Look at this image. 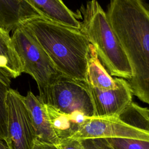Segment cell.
<instances>
[{"mask_svg": "<svg viewBox=\"0 0 149 149\" xmlns=\"http://www.w3.org/2000/svg\"><path fill=\"white\" fill-rule=\"evenodd\" d=\"M147 109L132 102L120 113L118 118L132 127L149 132V117Z\"/></svg>", "mask_w": 149, "mask_h": 149, "instance_id": "cell-15", "label": "cell"}, {"mask_svg": "<svg viewBox=\"0 0 149 149\" xmlns=\"http://www.w3.org/2000/svg\"><path fill=\"white\" fill-rule=\"evenodd\" d=\"M12 42L22 66V73L30 74L36 81L39 93L62 76L34 36L23 26L16 29Z\"/></svg>", "mask_w": 149, "mask_h": 149, "instance_id": "cell-4", "label": "cell"}, {"mask_svg": "<svg viewBox=\"0 0 149 149\" xmlns=\"http://www.w3.org/2000/svg\"><path fill=\"white\" fill-rule=\"evenodd\" d=\"M87 83L92 87L106 90L116 87L115 79L108 73L90 44L86 72Z\"/></svg>", "mask_w": 149, "mask_h": 149, "instance_id": "cell-13", "label": "cell"}, {"mask_svg": "<svg viewBox=\"0 0 149 149\" xmlns=\"http://www.w3.org/2000/svg\"><path fill=\"white\" fill-rule=\"evenodd\" d=\"M36 143L40 147L41 149H58L56 146L54 144H48V143H41L37 140H36Z\"/></svg>", "mask_w": 149, "mask_h": 149, "instance_id": "cell-20", "label": "cell"}, {"mask_svg": "<svg viewBox=\"0 0 149 149\" xmlns=\"http://www.w3.org/2000/svg\"><path fill=\"white\" fill-rule=\"evenodd\" d=\"M147 113H148V117H149V109H147Z\"/></svg>", "mask_w": 149, "mask_h": 149, "instance_id": "cell-24", "label": "cell"}, {"mask_svg": "<svg viewBox=\"0 0 149 149\" xmlns=\"http://www.w3.org/2000/svg\"><path fill=\"white\" fill-rule=\"evenodd\" d=\"M80 140L93 139L125 138L149 141V132L132 127L118 118H87L70 137Z\"/></svg>", "mask_w": 149, "mask_h": 149, "instance_id": "cell-7", "label": "cell"}, {"mask_svg": "<svg viewBox=\"0 0 149 149\" xmlns=\"http://www.w3.org/2000/svg\"><path fill=\"white\" fill-rule=\"evenodd\" d=\"M6 104L7 146L9 149H33L37 137L24 96L10 88Z\"/></svg>", "mask_w": 149, "mask_h": 149, "instance_id": "cell-6", "label": "cell"}, {"mask_svg": "<svg viewBox=\"0 0 149 149\" xmlns=\"http://www.w3.org/2000/svg\"><path fill=\"white\" fill-rule=\"evenodd\" d=\"M113 149H149V141L125 139H105Z\"/></svg>", "mask_w": 149, "mask_h": 149, "instance_id": "cell-17", "label": "cell"}, {"mask_svg": "<svg viewBox=\"0 0 149 149\" xmlns=\"http://www.w3.org/2000/svg\"><path fill=\"white\" fill-rule=\"evenodd\" d=\"M22 25L34 36L62 76L87 83L90 44L80 29L42 16L32 17Z\"/></svg>", "mask_w": 149, "mask_h": 149, "instance_id": "cell-2", "label": "cell"}, {"mask_svg": "<svg viewBox=\"0 0 149 149\" xmlns=\"http://www.w3.org/2000/svg\"><path fill=\"white\" fill-rule=\"evenodd\" d=\"M0 149H9L5 141L0 140Z\"/></svg>", "mask_w": 149, "mask_h": 149, "instance_id": "cell-22", "label": "cell"}, {"mask_svg": "<svg viewBox=\"0 0 149 149\" xmlns=\"http://www.w3.org/2000/svg\"><path fill=\"white\" fill-rule=\"evenodd\" d=\"M24 100L30 114L36 140L41 143L57 145L59 141L52 127L45 104L31 91L27 92L24 96Z\"/></svg>", "mask_w": 149, "mask_h": 149, "instance_id": "cell-9", "label": "cell"}, {"mask_svg": "<svg viewBox=\"0 0 149 149\" xmlns=\"http://www.w3.org/2000/svg\"><path fill=\"white\" fill-rule=\"evenodd\" d=\"M33 149H41L40 148V147L36 143V142H35V144H34V148Z\"/></svg>", "mask_w": 149, "mask_h": 149, "instance_id": "cell-23", "label": "cell"}, {"mask_svg": "<svg viewBox=\"0 0 149 149\" xmlns=\"http://www.w3.org/2000/svg\"><path fill=\"white\" fill-rule=\"evenodd\" d=\"M38 97L65 114L80 113L88 118L94 116L91 95L87 83L61 76L39 93Z\"/></svg>", "mask_w": 149, "mask_h": 149, "instance_id": "cell-5", "label": "cell"}, {"mask_svg": "<svg viewBox=\"0 0 149 149\" xmlns=\"http://www.w3.org/2000/svg\"><path fill=\"white\" fill-rule=\"evenodd\" d=\"M56 147L58 149H85L81 140L72 138L60 140Z\"/></svg>", "mask_w": 149, "mask_h": 149, "instance_id": "cell-19", "label": "cell"}, {"mask_svg": "<svg viewBox=\"0 0 149 149\" xmlns=\"http://www.w3.org/2000/svg\"><path fill=\"white\" fill-rule=\"evenodd\" d=\"M116 87L102 90L88 86L91 95L94 116L98 118H118L132 102L133 93L127 81L115 77Z\"/></svg>", "mask_w": 149, "mask_h": 149, "instance_id": "cell-8", "label": "cell"}, {"mask_svg": "<svg viewBox=\"0 0 149 149\" xmlns=\"http://www.w3.org/2000/svg\"><path fill=\"white\" fill-rule=\"evenodd\" d=\"M0 27H1V26H0Z\"/></svg>", "mask_w": 149, "mask_h": 149, "instance_id": "cell-25", "label": "cell"}, {"mask_svg": "<svg viewBox=\"0 0 149 149\" xmlns=\"http://www.w3.org/2000/svg\"><path fill=\"white\" fill-rule=\"evenodd\" d=\"M107 15L132 69V93L149 105V4L110 0Z\"/></svg>", "mask_w": 149, "mask_h": 149, "instance_id": "cell-1", "label": "cell"}, {"mask_svg": "<svg viewBox=\"0 0 149 149\" xmlns=\"http://www.w3.org/2000/svg\"><path fill=\"white\" fill-rule=\"evenodd\" d=\"M45 105L52 127L59 141L70 138L88 118L80 113L65 114L49 105Z\"/></svg>", "mask_w": 149, "mask_h": 149, "instance_id": "cell-12", "label": "cell"}, {"mask_svg": "<svg viewBox=\"0 0 149 149\" xmlns=\"http://www.w3.org/2000/svg\"><path fill=\"white\" fill-rule=\"evenodd\" d=\"M37 16H41L26 0H0V26L9 33Z\"/></svg>", "mask_w": 149, "mask_h": 149, "instance_id": "cell-10", "label": "cell"}, {"mask_svg": "<svg viewBox=\"0 0 149 149\" xmlns=\"http://www.w3.org/2000/svg\"><path fill=\"white\" fill-rule=\"evenodd\" d=\"M85 149H113L105 139H93L81 140Z\"/></svg>", "mask_w": 149, "mask_h": 149, "instance_id": "cell-18", "label": "cell"}, {"mask_svg": "<svg viewBox=\"0 0 149 149\" xmlns=\"http://www.w3.org/2000/svg\"><path fill=\"white\" fill-rule=\"evenodd\" d=\"M42 17L52 22L80 29L79 16L70 10L62 0H26Z\"/></svg>", "mask_w": 149, "mask_h": 149, "instance_id": "cell-11", "label": "cell"}, {"mask_svg": "<svg viewBox=\"0 0 149 149\" xmlns=\"http://www.w3.org/2000/svg\"><path fill=\"white\" fill-rule=\"evenodd\" d=\"M80 30L94 47L111 76L130 80L132 72L104 9L97 0H90L80 9Z\"/></svg>", "mask_w": 149, "mask_h": 149, "instance_id": "cell-3", "label": "cell"}, {"mask_svg": "<svg viewBox=\"0 0 149 149\" xmlns=\"http://www.w3.org/2000/svg\"><path fill=\"white\" fill-rule=\"evenodd\" d=\"M0 80L5 83L8 86H10L11 83V78H10L7 74H6L1 69H0Z\"/></svg>", "mask_w": 149, "mask_h": 149, "instance_id": "cell-21", "label": "cell"}, {"mask_svg": "<svg viewBox=\"0 0 149 149\" xmlns=\"http://www.w3.org/2000/svg\"><path fill=\"white\" fill-rule=\"evenodd\" d=\"M0 69L10 78L22 73L20 58L13 45L9 33L0 27Z\"/></svg>", "mask_w": 149, "mask_h": 149, "instance_id": "cell-14", "label": "cell"}, {"mask_svg": "<svg viewBox=\"0 0 149 149\" xmlns=\"http://www.w3.org/2000/svg\"><path fill=\"white\" fill-rule=\"evenodd\" d=\"M10 88L0 80V140L6 141L7 138V112L6 99Z\"/></svg>", "mask_w": 149, "mask_h": 149, "instance_id": "cell-16", "label": "cell"}]
</instances>
